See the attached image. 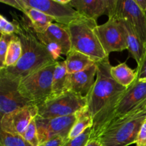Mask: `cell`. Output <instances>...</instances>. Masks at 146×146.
<instances>
[{
    "instance_id": "obj_26",
    "label": "cell",
    "mask_w": 146,
    "mask_h": 146,
    "mask_svg": "<svg viewBox=\"0 0 146 146\" xmlns=\"http://www.w3.org/2000/svg\"><path fill=\"white\" fill-rule=\"evenodd\" d=\"M21 136L33 146L39 145V140L38 137V132H37L36 124L35 118L31 121L29 125L27 128L24 133L21 134Z\"/></svg>"
},
{
    "instance_id": "obj_31",
    "label": "cell",
    "mask_w": 146,
    "mask_h": 146,
    "mask_svg": "<svg viewBox=\"0 0 146 146\" xmlns=\"http://www.w3.org/2000/svg\"><path fill=\"white\" fill-rule=\"evenodd\" d=\"M66 141L65 138L61 136H56L44 143H41L38 146H62Z\"/></svg>"
},
{
    "instance_id": "obj_20",
    "label": "cell",
    "mask_w": 146,
    "mask_h": 146,
    "mask_svg": "<svg viewBox=\"0 0 146 146\" xmlns=\"http://www.w3.org/2000/svg\"><path fill=\"white\" fill-rule=\"evenodd\" d=\"M65 62L68 74L79 72L96 64L89 56L74 50L67 54Z\"/></svg>"
},
{
    "instance_id": "obj_19",
    "label": "cell",
    "mask_w": 146,
    "mask_h": 146,
    "mask_svg": "<svg viewBox=\"0 0 146 146\" xmlns=\"http://www.w3.org/2000/svg\"><path fill=\"white\" fill-rule=\"evenodd\" d=\"M68 91V74L66 62L65 61H57L53 76L51 98L59 96Z\"/></svg>"
},
{
    "instance_id": "obj_7",
    "label": "cell",
    "mask_w": 146,
    "mask_h": 146,
    "mask_svg": "<svg viewBox=\"0 0 146 146\" xmlns=\"http://www.w3.org/2000/svg\"><path fill=\"white\" fill-rule=\"evenodd\" d=\"M108 16V19L128 21L146 45V14L135 0H112Z\"/></svg>"
},
{
    "instance_id": "obj_25",
    "label": "cell",
    "mask_w": 146,
    "mask_h": 146,
    "mask_svg": "<svg viewBox=\"0 0 146 146\" xmlns=\"http://www.w3.org/2000/svg\"><path fill=\"white\" fill-rule=\"evenodd\" d=\"M36 36L38 38V39L42 42V44L47 48L49 54L52 56L53 59L55 61H58V59L61 57V55H62L61 47L57 43H56L55 41L50 39L44 33L36 32Z\"/></svg>"
},
{
    "instance_id": "obj_18",
    "label": "cell",
    "mask_w": 146,
    "mask_h": 146,
    "mask_svg": "<svg viewBox=\"0 0 146 146\" xmlns=\"http://www.w3.org/2000/svg\"><path fill=\"white\" fill-rule=\"evenodd\" d=\"M44 34L61 47L63 55L66 56L71 50V36L68 26L58 23H52Z\"/></svg>"
},
{
    "instance_id": "obj_6",
    "label": "cell",
    "mask_w": 146,
    "mask_h": 146,
    "mask_svg": "<svg viewBox=\"0 0 146 146\" xmlns=\"http://www.w3.org/2000/svg\"><path fill=\"white\" fill-rule=\"evenodd\" d=\"M86 107V97L68 91L37 106V116L42 118L69 116L83 111Z\"/></svg>"
},
{
    "instance_id": "obj_5",
    "label": "cell",
    "mask_w": 146,
    "mask_h": 146,
    "mask_svg": "<svg viewBox=\"0 0 146 146\" xmlns=\"http://www.w3.org/2000/svg\"><path fill=\"white\" fill-rule=\"evenodd\" d=\"M57 61L46 66L19 81V91L32 105L44 104L52 97V82Z\"/></svg>"
},
{
    "instance_id": "obj_33",
    "label": "cell",
    "mask_w": 146,
    "mask_h": 146,
    "mask_svg": "<svg viewBox=\"0 0 146 146\" xmlns=\"http://www.w3.org/2000/svg\"><path fill=\"white\" fill-rule=\"evenodd\" d=\"M85 146H100V141L98 138H91Z\"/></svg>"
},
{
    "instance_id": "obj_8",
    "label": "cell",
    "mask_w": 146,
    "mask_h": 146,
    "mask_svg": "<svg viewBox=\"0 0 146 146\" xmlns=\"http://www.w3.org/2000/svg\"><path fill=\"white\" fill-rule=\"evenodd\" d=\"M24 7H31L42 11L58 24L68 26L74 20L81 17L69 4H61L58 0H18Z\"/></svg>"
},
{
    "instance_id": "obj_9",
    "label": "cell",
    "mask_w": 146,
    "mask_h": 146,
    "mask_svg": "<svg viewBox=\"0 0 146 146\" xmlns=\"http://www.w3.org/2000/svg\"><path fill=\"white\" fill-rule=\"evenodd\" d=\"M96 33L108 56L115 51H122L128 48L125 31L120 21L108 19L102 25H98Z\"/></svg>"
},
{
    "instance_id": "obj_32",
    "label": "cell",
    "mask_w": 146,
    "mask_h": 146,
    "mask_svg": "<svg viewBox=\"0 0 146 146\" xmlns=\"http://www.w3.org/2000/svg\"><path fill=\"white\" fill-rule=\"evenodd\" d=\"M135 145L136 146H146V119L140 130Z\"/></svg>"
},
{
    "instance_id": "obj_21",
    "label": "cell",
    "mask_w": 146,
    "mask_h": 146,
    "mask_svg": "<svg viewBox=\"0 0 146 146\" xmlns=\"http://www.w3.org/2000/svg\"><path fill=\"white\" fill-rule=\"evenodd\" d=\"M111 74L118 84L125 88L131 86L137 79L136 69H131L125 63L111 67Z\"/></svg>"
},
{
    "instance_id": "obj_13",
    "label": "cell",
    "mask_w": 146,
    "mask_h": 146,
    "mask_svg": "<svg viewBox=\"0 0 146 146\" xmlns=\"http://www.w3.org/2000/svg\"><path fill=\"white\" fill-rule=\"evenodd\" d=\"M146 103V81L135 80L120 101L113 121L130 113ZM112 121V122H113Z\"/></svg>"
},
{
    "instance_id": "obj_24",
    "label": "cell",
    "mask_w": 146,
    "mask_h": 146,
    "mask_svg": "<svg viewBox=\"0 0 146 146\" xmlns=\"http://www.w3.org/2000/svg\"><path fill=\"white\" fill-rule=\"evenodd\" d=\"M0 146H33L21 135L7 133L0 130Z\"/></svg>"
},
{
    "instance_id": "obj_4",
    "label": "cell",
    "mask_w": 146,
    "mask_h": 146,
    "mask_svg": "<svg viewBox=\"0 0 146 146\" xmlns=\"http://www.w3.org/2000/svg\"><path fill=\"white\" fill-rule=\"evenodd\" d=\"M96 21L80 17L68 25L71 36V50L89 56L96 63L109 56L106 54L96 33Z\"/></svg>"
},
{
    "instance_id": "obj_27",
    "label": "cell",
    "mask_w": 146,
    "mask_h": 146,
    "mask_svg": "<svg viewBox=\"0 0 146 146\" xmlns=\"http://www.w3.org/2000/svg\"><path fill=\"white\" fill-rule=\"evenodd\" d=\"M13 35L1 34L0 37V69L4 68L6 56L8 51L9 46L13 38Z\"/></svg>"
},
{
    "instance_id": "obj_29",
    "label": "cell",
    "mask_w": 146,
    "mask_h": 146,
    "mask_svg": "<svg viewBox=\"0 0 146 146\" xmlns=\"http://www.w3.org/2000/svg\"><path fill=\"white\" fill-rule=\"evenodd\" d=\"M92 129L91 128L86 130L85 132L73 140L66 141L62 146H85L91 139Z\"/></svg>"
},
{
    "instance_id": "obj_28",
    "label": "cell",
    "mask_w": 146,
    "mask_h": 146,
    "mask_svg": "<svg viewBox=\"0 0 146 146\" xmlns=\"http://www.w3.org/2000/svg\"><path fill=\"white\" fill-rule=\"evenodd\" d=\"M17 24L14 20L9 21L3 15H0V33L7 35H13L17 32Z\"/></svg>"
},
{
    "instance_id": "obj_10",
    "label": "cell",
    "mask_w": 146,
    "mask_h": 146,
    "mask_svg": "<svg viewBox=\"0 0 146 146\" xmlns=\"http://www.w3.org/2000/svg\"><path fill=\"white\" fill-rule=\"evenodd\" d=\"M78 116V113L69 116L53 118L36 117L35 121L40 143L56 136H61L67 141L68 134L77 121Z\"/></svg>"
},
{
    "instance_id": "obj_11",
    "label": "cell",
    "mask_w": 146,
    "mask_h": 146,
    "mask_svg": "<svg viewBox=\"0 0 146 146\" xmlns=\"http://www.w3.org/2000/svg\"><path fill=\"white\" fill-rule=\"evenodd\" d=\"M19 81L0 74V118L27 106L32 105L19 91Z\"/></svg>"
},
{
    "instance_id": "obj_12",
    "label": "cell",
    "mask_w": 146,
    "mask_h": 146,
    "mask_svg": "<svg viewBox=\"0 0 146 146\" xmlns=\"http://www.w3.org/2000/svg\"><path fill=\"white\" fill-rule=\"evenodd\" d=\"M38 115L36 106H27L0 118V130L21 135L33 119Z\"/></svg>"
},
{
    "instance_id": "obj_22",
    "label": "cell",
    "mask_w": 146,
    "mask_h": 146,
    "mask_svg": "<svg viewBox=\"0 0 146 146\" xmlns=\"http://www.w3.org/2000/svg\"><path fill=\"white\" fill-rule=\"evenodd\" d=\"M93 121L91 117L90 116L89 113L87 110V107L83 111L78 112V116L77 121L74 123V126L71 128L69 134L67 138V141L73 140L77 138L84 133L86 130L88 128H92Z\"/></svg>"
},
{
    "instance_id": "obj_30",
    "label": "cell",
    "mask_w": 146,
    "mask_h": 146,
    "mask_svg": "<svg viewBox=\"0 0 146 146\" xmlns=\"http://www.w3.org/2000/svg\"><path fill=\"white\" fill-rule=\"evenodd\" d=\"M137 80L140 81H146V45L145 51L142 61L138 64L136 68Z\"/></svg>"
},
{
    "instance_id": "obj_1",
    "label": "cell",
    "mask_w": 146,
    "mask_h": 146,
    "mask_svg": "<svg viewBox=\"0 0 146 146\" xmlns=\"http://www.w3.org/2000/svg\"><path fill=\"white\" fill-rule=\"evenodd\" d=\"M96 64V78L86 96L87 110L93 121L91 138H98L112 122L117 106L128 89L113 78L108 57Z\"/></svg>"
},
{
    "instance_id": "obj_17",
    "label": "cell",
    "mask_w": 146,
    "mask_h": 146,
    "mask_svg": "<svg viewBox=\"0 0 146 146\" xmlns=\"http://www.w3.org/2000/svg\"><path fill=\"white\" fill-rule=\"evenodd\" d=\"M121 22L125 31V39H126L127 49L132 55L137 64H140L142 61L145 51V46L141 40L136 31L132 26L125 20H118Z\"/></svg>"
},
{
    "instance_id": "obj_3",
    "label": "cell",
    "mask_w": 146,
    "mask_h": 146,
    "mask_svg": "<svg viewBox=\"0 0 146 146\" xmlns=\"http://www.w3.org/2000/svg\"><path fill=\"white\" fill-rule=\"evenodd\" d=\"M146 119V103L111 122L98 137L100 146H128L136 143L141 126Z\"/></svg>"
},
{
    "instance_id": "obj_14",
    "label": "cell",
    "mask_w": 146,
    "mask_h": 146,
    "mask_svg": "<svg viewBox=\"0 0 146 146\" xmlns=\"http://www.w3.org/2000/svg\"><path fill=\"white\" fill-rule=\"evenodd\" d=\"M112 0H71L70 5L81 17L96 21L101 16H108Z\"/></svg>"
},
{
    "instance_id": "obj_34",
    "label": "cell",
    "mask_w": 146,
    "mask_h": 146,
    "mask_svg": "<svg viewBox=\"0 0 146 146\" xmlns=\"http://www.w3.org/2000/svg\"><path fill=\"white\" fill-rule=\"evenodd\" d=\"M139 8L146 14V0H135Z\"/></svg>"
},
{
    "instance_id": "obj_16",
    "label": "cell",
    "mask_w": 146,
    "mask_h": 146,
    "mask_svg": "<svg viewBox=\"0 0 146 146\" xmlns=\"http://www.w3.org/2000/svg\"><path fill=\"white\" fill-rule=\"evenodd\" d=\"M0 1L24 13L27 19L29 21L32 28L36 33H43L46 31L50 24L54 21L52 18L39 10L21 5L18 0H0Z\"/></svg>"
},
{
    "instance_id": "obj_23",
    "label": "cell",
    "mask_w": 146,
    "mask_h": 146,
    "mask_svg": "<svg viewBox=\"0 0 146 146\" xmlns=\"http://www.w3.org/2000/svg\"><path fill=\"white\" fill-rule=\"evenodd\" d=\"M21 54H22V46H21V41L16 34H14L6 56L4 68L13 66L17 64V63L21 58Z\"/></svg>"
},
{
    "instance_id": "obj_2",
    "label": "cell",
    "mask_w": 146,
    "mask_h": 146,
    "mask_svg": "<svg viewBox=\"0 0 146 146\" xmlns=\"http://www.w3.org/2000/svg\"><path fill=\"white\" fill-rule=\"evenodd\" d=\"M13 20L17 24L18 29L16 35L21 41L22 54L17 64L0 69V74L19 81L55 61L38 39L29 20L17 14L14 15Z\"/></svg>"
},
{
    "instance_id": "obj_15",
    "label": "cell",
    "mask_w": 146,
    "mask_h": 146,
    "mask_svg": "<svg viewBox=\"0 0 146 146\" xmlns=\"http://www.w3.org/2000/svg\"><path fill=\"white\" fill-rule=\"evenodd\" d=\"M96 73L97 66L95 64L79 72L68 74V90L86 97L95 83Z\"/></svg>"
}]
</instances>
